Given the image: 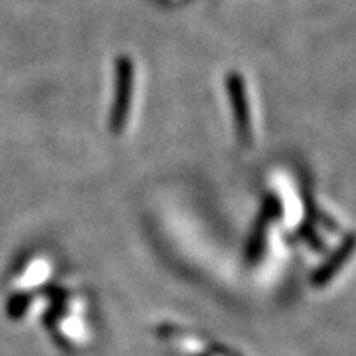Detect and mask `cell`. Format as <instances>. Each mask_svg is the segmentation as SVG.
I'll return each instance as SVG.
<instances>
[{
    "instance_id": "1",
    "label": "cell",
    "mask_w": 356,
    "mask_h": 356,
    "mask_svg": "<svg viewBox=\"0 0 356 356\" xmlns=\"http://www.w3.org/2000/svg\"><path fill=\"white\" fill-rule=\"evenodd\" d=\"M131 93H133V64L129 58H121L117 65V93H115L113 107V129L119 131L125 123L131 105Z\"/></svg>"
},
{
    "instance_id": "2",
    "label": "cell",
    "mask_w": 356,
    "mask_h": 356,
    "mask_svg": "<svg viewBox=\"0 0 356 356\" xmlns=\"http://www.w3.org/2000/svg\"><path fill=\"white\" fill-rule=\"evenodd\" d=\"M229 99H232L234 111H236V117H238L236 121H240V127L245 131V127H248V113H245V97H243V86L240 77H229Z\"/></svg>"
}]
</instances>
